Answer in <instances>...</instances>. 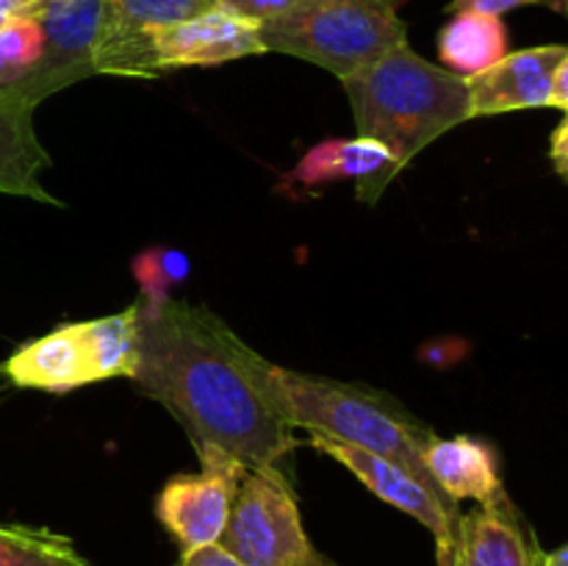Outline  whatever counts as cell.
I'll return each mask as SVG.
<instances>
[{
	"label": "cell",
	"instance_id": "obj_1",
	"mask_svg": "<svg viewBox=\"0 0 568 566\" xmlns=\"http://www.w3.org/2000/svg\"><path fill=\"white\" fill-rule=\"evenodd\" d=\"M139 353L131 381L181 420L194 447H220L247 469L288 475L297 438L272 364L214 311L166 297L136 300Z\"/></svg>",
	"mask_w": 568,
	"mask_h": 566
},
{
	"label": "cell",
	"instance_id": "obj_2",
	"mask_svg": "<svg viewBox=\"0 0 568 566\" xmlns=\"http://www.w3.org/2000/svg\"><path fill=\"white\" fill-rule=\"evenodd\" d=\"M342 83L358 137L386 144L399 170L442 133L471 120L466 78L422 59L408 42Z\"/></svg>",
	"mask_w": 568,
	"mask_h": 566
},
{
	"label": "cell",
	"instance_id": "obj_3",
	"mask_svg": "<svg viewBox=\"0 0 568 566\" xmlns=\"http://www.w3.org/2000/svg\"><path fill=\"white\" fill-rule=\"evenodd\" d=\"M283 414L294 431L336 438L353 447L392 458L430 483L425 449L436 433L416 420L397 397L358 383L331 381L308 372L283 370L272 364Z\"/></svg>",
	"mask_w": 568,
	"mask_h": 566
},
{
	"label": "cell",
	"instance_id": "obj_4",
	"mask_svg": "<svg viewBox=\"0 0 568 566\" xmlns=\"http://www.w3.org/2000/svg\"><path fill=\"white\" fill-rule=\"evenodd\" d=\"M399 0H294L261 26L266 50L297 55L336 78H349L408 42Z\"/></svg>",
	"mask_w": 568,
	"mask_h": 566
},
{
	"label": "cell",
	"instance_id": "obj_5",
	"mask_svg": "<svg viewBox=\"0 0 568 566\" xmlns=\"http://www.w3.org/2000/svg\"><path fill=\"white\" fill-rule=\"evenodd\" d=\"M220 544L244 566H333L308 538L292 477L247 469Z\"/></svg>",
	"mask_w": 568,
	"mask_h": 566
},
{
	"label": "cell",
	"instance_id": "obj_6",
	"mask_svg": "<svg viewBox=\"0 0 568 566\" xmlns=\"http://www.w3.org/2000/svg\"><path fill=\"white\" fill-rule=\"evenodd\" d=\"M200 472L175 475L164 483L155 497V519L178 542L181 553L220 542L231 516L239 483L247 466L220 447H194Z\"/></svg>",
	"mask_w": 568,
	"mask_h": 566
},
{
	"label": "cell",
	"instance_id": "obj_7",
	"mask_svg": "<svg viewBox=\"0 0 568 566\" xmlns=\"http://www.w3.org/2000/svg\"><path fill=\"white\" fill-rule=\"evenodd\" d=\"M103 0H42L33 9L42 28V55L31 75L14 89H6L22 103L37 109L44 98L94 75Z\"/></svg>",
	"mask_w": 568,
	"mask_h": 566
},
{
	"label": "cell",
	"instance_id": "obj_8",
	"mask_svg": "<svg viewBox=\"0 0 568 566\" xmlns=\"http://www.w3.org/2000/svg\"><path fill=\"white\" fill-rule=\"evenodd\" d=\"M308 444L320 453L331 455L342 466H347L372 494L383 499V503L394 505V508L405 511L414 516L416 522L427 527L436 538V558L438 566L453 564V549H455V527H458L460 508L458 503L444 497L438 488L430 483L422 481L419 475L408 469V466L397 464L392 458L369 453V449L353 447V444L336 442V438L316 436L308 433Z\"/></svg>",
	"mask_w": 568,
	"mask_h": 566
},
{
	"label": "cell",
	"instance_id": "obj_9",
	"mask_svg": "<svg viewBox=\"0 0 568 566\" xmlns=\"http://www.w3.org/2000/svg\"><path fill=\"white\" fill-rule=\"evenodd\" d=\"M205 9L209 0H103L94 42V75H161L153 33Z\"/></svg>",
	"mask_w": 568,
	"mask_h": 566
},
{
	"label": "cell",
	"instance_id": "obj_10",
	"mask_svg": "<svg viewBox=\"0 0 568 566\" xmlns=\"http://www.w3.org/2000/svg\"><path fill=\"white\" fill-rule=\"evenodd\" d=\"M159 70L178 67H216L244 55L266 53L258 22L222 6H209L200 14L153 33Z\"/></svg>",
	"mask_w": 568,
	"mask_h": 566
},
{
	"label": "cell",
	"instance_id": "obj_11",
	"mask_svg": "<svg viewBox=\"0 0 568 566\" xmlns=\"http://www.w3.org/2000/svg\"><path fill=\"white\" fill-rule=\"evenodd\" d=\"M564 59H568L566 44H541L508 53L486 72L466 81L471 117L552 105V75Z\"/></svg>",
	"mask_w": 568,
	"mask_h": 566
},
{
	"label": "cell",
	"instance_id": "obj_12",
	"mask_svg": "<svg viewBox=\"0 0 568 566\" xmlns=\"http://www.w3.org/2000/svg\"><path fill=\"white\" fill-rule=\"evenodd\" d=\"M536 536L508 492L458 516L449 566H532Z\"/></svg>",
	"mask_w": 568,
	"mask_h": 566
},
{
	"label": "cell",
	"instance_id": "obj_13",
	"mask_svg": "<svg viewBox=\"0 0 568 566\" xmlns=\"http://www.w3.org/2000/svg\"><path fill=\"white\" fill-rule=\"evenodd\" d=\"M399 175L392 150L377 139H325L314 144L292 170L300 189H316L336 181H355L361 203L375 205L388 183Z\"/></svg>",
	"mask_w": 568,
	"mask_h": 566
},
{
	"label": "cell",
	"instance_id": "obj_14",
	"mask_svg": "<svg viewBox=\"0 0 568 566\" xmlns=\"http://www.w3.org/2000/svg\"><path fill=\"white\" fill-rule=\"evenodd\" d=\"M0 370L14 386L39 388L50 394H67L92 381L87 347H83L81 322L61 325L33 342L22 344Z\"/></svg>",
	"mask_w": 568,
	"mask_h": 566
},
{
	"label": "cell",
	"instance_id": "obj_15",
	"mask_svg": "<svg viewBox=\"0 0 568 566\" xmlns=\"http://www.w3.org/2000/svg\"><path fill=\"white\" fill-rule=\"evenodd\" d=\"M425 469L438 492L453 503L460 499L486 503L505 492L497 453L480 438L436 436L425 449Z\"/></svg>",
	"mask_w": 568,
	"mask_h": 566
},
{
	"label": "cell",
	"instance_id": "obj_16",
	"mask_svg": "<svg viewBox=\"0 0 568 566\" xmlns=\"http://www.w3.org/2000/svg\"><path fill=\"white\" fill-rule=\"evenodd\" d=\"M33 105L0 89V194L55 205L59 200L42 186V172L50 166V159L33 128Z\"/></svg>",
	"mask_w": 568,
	"mask_h": 566
},
{
	"label": "cell",
	"instance_id": "obj_17",
	"mask_svg": "<svg viewBox=\"0 0 568 566\" xmlns=\"http://www.w3.org/2000/svg\"><path fill=\"white\" fill-rule=\"evenodd\" d=\"M508 26L503 17L483 11H455L438 33V59L458 78H475L510 53Z\"/></svg>",
	"mask_w": 568,
	"mask_h": 566
},
{
	"label": "cell",
	"instance_id": "obj_18",
	"mask_svg": "<svg viewBox=\"0 0 568 566\" xmlns=\"http://www.w3.org/2000/svg\"><path fill=\"white\" fill-rule=\"evenodd\" d=\"M81 336L83 347H87L92 381L133 375L139 353L136 303L131 309L120 311V314L81 322Z\"/></svg>",
	"mask_w": 568,
	"mask_h": 566
},
{
	"label": "cell",
	"instance_id": "obj_19",
	"mask_svg": "<svg viewBox=\"0 0 568 566\" xmlns=\"http://www.w3.org/2000/svg\"><path fill=\"white\" fill-rule=\"evenodd\" d=\"M0 566H92L67 536L44 527L0 525Z\"/></svg>",
	"mask_w": 568,
	"mask_h": 566
},
{
	"label": "cell",
	"instance_id": "obj_20",
	"mask_svg": "<svg viewBox=\"0 0 568 566\" xmlns=\"http://www.w3.org/2000/svg\"><path fill=\"white\" fill-rule=\"evenodd\" d=\"M42 55V28L37 17H14L0 28V89H14L26 81Z\"/></svg>",
	"mask_w": 568,
	"mask_h": 566
},
{
	"label": "cell",
	"instance_id": "obj_21",
	"mask_svg": "<svg viewBox=\"0 0 568 566\" xmlns=\"http://www.w3.org/2000/svg\"><path fill=\"white\" fill-rule=\"evenodd\" d=\"M189 272H192L189 255L172 247L148 250L133 261V275L142 289V300H150V303L170 297V289L181 286Z\"/></svg>",
	"mask_w": 568,
	"mask_h": 566
},
{
	"label": "cell",
	"instance_id": "obj_22",
	"mask_svg": "<svg viewBox=\"0 0 568 566\" xmlns=\"http://www.w3.org/2000/svg\"><path fill=\"white\" fill-rule=\"evenodd\" d=\"M292 3L294 0H209V6H222V9L236 11V14L247 17V20L258 22V26L281 17Z\"/></svg>",
	"mask_w": 568,
	"mask_h": 566
},
{
	"label": "cell",
	"instance_id": "obj_23",
	"mask_svg": "<svg viewBox=\"0 0 568 566\" xmlns=\"http://www.w3.org/2000/svg\"><path fill=\"white\" fill-rule=\"evenodd\" d=\"M549 6V9L566 11V0H453L455 11H483V14H508V11L521 9V6Z\"/></svg>",
	"mask_w": 568,
	"mask_h": 566
},
{
	"label": "cell",
	"instance_id": "obj_24",
	"mask_svg": "<svg viewBox=\"0 0 568 566\" xmlns=\"http://www.w3.org/2000/svg\"><path fill=\"white\" fill-rule=\"evenodd\" d=\"M175 566H244L233 558L231 553L220 547V544H209V547H200L194 553H181V560Z\"/></svg>",
	"mask_w": 568,
	"mask_h": 566
},
{
	"label": "cell",
	"instance_id": "obj_25",
	"mask_svg": "<svg viewBox=\"0 0 568 566\" xmlns=\"http://www.w3.org/2000/svg\"><path fill=\"white\" fill-rule=\"evenodd\" d=\"M549 161L555 164V172L560 178L568 175V120H564L555 125L552 139H549Z\"/></svg>",
	"mask_w": 568,
	"mask_h": 566
},
{
	"label": "cell",
	"instance_id": "obj_26",
	"mask_svg": "<svg viewBox=\"0 0 568 566\" xmlns=\"http://www.w3.org/2000/svg\"><path fill=\"white\" fill-rule=\"evenodd\" d=\"M552 109L566 111L568 109V59L555 67L552 75Z\"/></svg>",
	"mask_w": 568,
	"mask_h": 566
},
{
	"label": "cell",
	"instance_id": "obj_27",
	"mask_svg": "<svg viewBox=\"0 0 568 566\" xmlns=\"http://www.w3.org/2000/svg\"><path fill=\"white\" fill-rule=\"evenodd\" d=\"M39 3L42 0H0V28L14 20V17L31 14Z\"/></svg>",
	"mask_w": 568,
	"mask_h": 566
},
{
	"label": "cell",
	"instance_id": "obj_28",
	"mask_svg": "<svg viewBox=\"0 0 568 566\" xmlns=\"http://www.w3.org/2000/svg\"><path fill=\"white\" fill-rule=\"evenodd\" d=\"M532 566H568V547L566 544H560V547H555V549L536 547Z\"/></svg>",
	"mask_w": 568,
	"mask_h": 566
}]
</instances>
